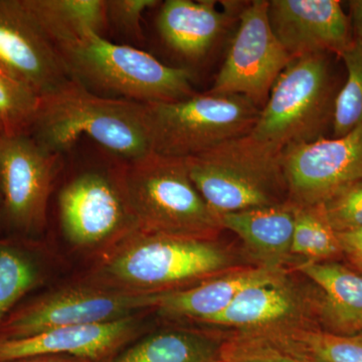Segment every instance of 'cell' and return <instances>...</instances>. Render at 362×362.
<instances>
[{
	"instance_id": "16",
	"label": "cell",
	"mask_w": 362,
	"mask_h": 362,
	"mask_svg": "<svg viewBox=\"0 0 362 362\" xmlns=\"http://www.w3.org/2000/svg\"><path fill=\"white\" fill-rule=\"evenodd\" d=\"M216 8L211 0H166L157 16V30L169 49L181 58L199 61L209 54L237 13V2Z\"/></svg>"
},
{
	"instance_id": "26",
	"label": "cell",
	"mask_w": 362,
	"mask_h": 362,
	"mask_svg": "<svg viewBox=\"0 0 362 362\" xmlns=\"http://www.w3.org/2000/svg\"><path fill=\"white\" fill-rule=\"evenodd\" d=\"M340 58L346 68V82L337 95L333 109V137L346 135L362 125V42L354 37Z\"/></svg>"
},
{
	"instance_id": "5",
	"label": "cell",
	"mask_w": 362,
	"mask_h": 362,
	"mask_svg": "<svg viewBox=\"0 0 362 362\" xmlns=\"http://www.w3.org/2000/svg\"><path fill=\"white\" fill-rule=\"evenodd\" d=\"M116 175L138 230L202 240H214L223 230L183 159L152 152L126 162Z\"/></svg>"
},
{
	"instance_id": "25",
	"label": "cell",
	"mask_w": 362,
	"mask_h": 362,
	"mask_svg": "<svg viewBox=\"0 0 362 362\" xmlns=\"http://www.w3.org/2000/svg\"><path fill=\"white\" fill-rule=\"evenodd\" d=\"M339 252L341 247L337 233L326 221L321 206H295L291 254L320 261L333 258Z\"/></svg>"
},
{
	"instance_id": "17",
	"label": "cell",
	"mask_w": 362,
	"mask_h": 362,
	"mask_svg": "<svg viewBox=\"0 0 362 362\" xmlns=\"http://www.w3.org/2000/svg\"><path fill=\"white\" fill-rule=\"evenodd\" d=\"M284 277L279 267L262 266L230 272L187 289L157 295L153 311L166 317L206 324L225 311L247 288Z\"/></svg>"
},
{
	"instance_id": "2",
	"label": "cell",
	"mask_w": 362,
	"mask_h": 362,
	"mask_svg": "<svg viewBox=\"0 0 362 362\" xmlns=\"http://www.w3.org/2000/svg\"><path fill=\"white\" fill-rule=\"evenodd\" d=\"M30 134L47 151L61 156L82 136L126 162L153 152L145 104L99 96L71 78L40 97Z\"/></svg>"
},
{
	"instance_id": "4",
	"label": "cell",
	"mask_w": 362,
	"mask_h": 362,
	"mask_svg": "<svg viewBox=\"0 0 362 362\" xmlns=\"http://www.w3.org/2000/svg\"><path fill=\"white\" fill-rule=\"evenodd\" d=\"M188 175L216 216L288 201L283 149L249 134L183 159Z\"/></svg>"
},
{
	"instance_id": "18",
	"label": "cell",
	"mask_w": 362,
	"mask_h": 362,
	"mask_svg": "<svg viewBox=\"0 0 362 362\" xmlns=\"http://www.w3.org/2000/svg\"><path fill=\"white\" fill-rule=\"evenodd\" d=\"M301 301L285 277L247 288L206 324L238 328L243 333L298 325Z\"/></svg>"
},
{
	"instance_id": "19",
	"label": "cell",
	"mask_w": 362,
	"mask_h": 362,
	"mask_svg": "<svg viewBox=\"0 0 362 362\" xmlns=\"http://www.w3.org/2000/svg\"><path fill=\"white\" fill-rule=\"evenodd\" d=\"M299 270L321 289V318L328 332L362 333V275L335 262L310 261Z\"/></svg>"
},
{
	"instance_id": "15",
	"label": "cell",
	"mask_w": 362,
	"mask_h": 362,
	"mask_svg": "<svg viewBox=\"0 0 362 362\" xmlns=\"http://www.w3.org/2000/svg\"><path fill=\"white\" fill-rule=\"evenodd\" d=\"M140 328L139 317L134 315L110 322L56 328L18 339L0 340V362L42 356L104 362L135 341Z\"/></svg>"
},
{
	"instance_id": "27",
	"label": "cell",
	"mask_w": 362,
	"mask_h": 362,
	"mask_svg": "<svg viewBox=\"0 0 362 362\" xmlns=\"http://www.w3.org/2000/svg\"><path fill=\"white\" fill-rule=\"evenodd\" d=\"M40 97L0 69V137L30 134Z\"/></svg>"
},
{
	"instance_id": "32",
	"label": "cell",
	"mask_w": 362,
	"mask_h": 362,
	"mask_svg": "<svg viewBox=\"0 0 362 362\" xmlns=\"http://www.w3.org/2000/svg\"><path fill=\"white\" fill-rule=\"evenodd\" d=\"M349 6L352 33L356 35V39L362 42V0H351Z\"/></svg>"
},
{
	"instance_id": "29",
	"label": "cell",
	"mask_w": 362,
	"mask_h": 362,
	"mask_svg": "<svg viewBox=\"0 0 362 362\" xmlns=\"http://www.w3.org/2000/svg\"><path fill=\"white\" fill-rule=\"evenodd\" d=\"M319 206L335 233L349 232L361 228L362 177L340 188Z\"/></svg>"
},
{
	"instance_id": "13",
	"label": "cell",
	"mask_w": 362,
	"mask_h": 362,
	"mask_svg": "<svg viewBox=\"0 0 362 362\" xmlns=\"http://www.w3.org/2000/svg\"><path fill=\"white\" fill-rule=\"evenodd\" d=\"M0 69L40 97L71 80L58 47L23 0H0Z\"/></svg>"
},
{
	"instance_id": "33",
	"label": "cell",
	"mask_w": 362,
	"mask_h": 362,
	"mask_svg": "<svg viewBox=\"0 0 362 362\" xmlns=\"http://www.w3.org/2000/svg\"><path fill=\"white\" fill-rule=\"evenodd\" d=\"M13 362H92L86 359L76 358V357L59 356H42L28 357Z\"/></svg>"
},
{
	"instance_id": "7",
	"label": "cell",
	"mask_w": 362,
	"mask_h": 362,
	"mask_svg": "<svg viewBox=\"0 0 362 362\" xmlns=\"http://www.w3.org/2000/svg\"><path fill=\"white\" fill-rule=\"evenodd\" d=\"M335 98L326 54L293 58L272 88L250 133L283 150L315 141L332 124Z\"/></svg>"
},
{
	"instance_id": "1",
	"label": "cell",
	"mask_w": 362,
	"mask_h": 362,
	"mask_svg": "<svg viewBox=\"0 0 362 362\" xmlns=\"http://www.w3.org/2000/svg\"><path fill=\"white\" fill-rule=\"evenodd\" d=\"M230 264V255L214 240L135 228L97 254L85 280L131 294L160 295L223 275Z\"/></svg>"
},
{
	"instance_id": "12",
	"label": "cell",
	"mask_w": 362,
	"mask_h": 362,
	"mask_svg": "<svg viewBox=\"0 0 362 362\" xmlns=\"http://www.w3.org/2000/svg\"><path fill=\"white\" fill-rule=\"evenodd\" d=\"M283 165L292 204H323L340 188L362 177V125L340 137H321L286 147Z\"/></svg>"
},
{
	"instance_id": "22",
	"label": "cell",
	"mask_w": 362,
	"mask_h": 362,
	"mask_svg": "<svg viewBox=\"0 0 362 362\" xmlns=\"http://www.w3.org/2000/svg\"><path fill=\"white\" fill-rule=\"evenodd\" d=\"M221 344L197 331H159L135 340L104 362H220Z\"/></svg>"
},
{
	"instance_id": "14",
	"label": "cell",
	"mask_w": 362,
	"mask_h": 362,
	"mask_svg": "<svg viewBox=\"0 0 362 362\" xmlns=\"http://www.w3.org/2000/svg\"><path fill=\"white\" fill-rule=\"evenodd\" d=\"M272 30L292 58L332 52L354 42L349 16L338 0H269Z\"/></svg>"
},
{
	"instance_id": "28",
	"label": "cell",
	"mask_w": 362,
	"mask_h": 362,
	"mask_svg": "<svg viewBox=\"0 0 362 362\" xmlns=\"http://www.w3.org/2000/svg\"><path fill=\"white\" fill-rule=\"evenodd\" d=\"M220 362H312L265 337L242 333L221 343Z\"/></svg>"
},
{
	"instance_id": "11",
	"label": "cell",
	"mask_w": 362,
	"mask_h": 362,
	"mask_svg": "<svg viewBox=\"0 0 362 362\" xmlns=\"http://www.w3.org/2000/svg\"><path fill=\"white\" fill-rule=\"evenodd\" d=\"M59 157L28 133L0 137L1 204L7 221L20 232L39 233L47 225Z\"/></svg>"
},
{
	"instance_id": "6",
	"label": "cell",
	"mask_w": 362,
	"mask_h": 362,
	"mask_svg": "<svg viewBox=\"0 0 362 362\" xmlns=\"http://www.w3.org/2000/svg\"><path fill=\"white\" fill-rule=\"evenodd\" d=\"M145 107L152 151L180 159L249 134L261 111L246 97L209 92Z\"/></svg>"
},
{
	"instance_id": "24",
	"label": "cell",
	"mask_w": 362,
	"mask_h": 362,
	"mask_svg": "<svg viewBox=\"0 0 362 362\" xmlns=\"http://www.w3.org/2000/svg\"><path fill=\"white\" fill-rule=\"evenodd\" d=\"M42 281L37 262L8 242H0V324L14 306Z\"/></svg>"
},
{
	"instance_id": "10",
	"label": "cell",
	"mask_w": 362,
	"mask_h": 362,
	"mask_svg": "<svg viewBox=\"0 0 362 362\" xmlns=\"http://www.w3.org/2000/svg\"><path fill=\"white\" fill-rule=\"evenodd\" d=\"M62 230L71 246L97 254L137 228L117 175L88 171L59 194Z\"/></svg>"
},
{
	"instance_id": "3",
	"label": "cell",
	"mask_w": 362,
	"mask_h": 362,
	"mask_svg": "<svg viewBox=\"0 0 362 362\" xmlns=\"http://www.w3.org/2000/svg\"><path fill=\"white\" fill-rule=\"evenodd\" d=\"M58 49L71 80L99 96L151 104L195 95L189 69L164 65L148 52L99 33H88Z\"/></svg>"
},
{
	"instance_id": "8",
	"label": "cell",
	"mask_w": 362,
	"mask_h": 362,
	"mask_svg": "<svg viewBox=\"0 0 362 362\" xmlns=\"http://www.w3.org/2000/svg\"><path fill=\"white\" fill-rule=\"evenodd\" d=\"M157 295L118 291L84 280L14 309L0 324V340L33 337L66 326L110 322L153 310Z\"/></svg>"
},
{
	"instance_id": "31",
	"label": "cell",
	"mask_w": 362,
	"mask_h": 362,
	"mask_svg": "<svg viewBox=\"0 0 362 362\" xmlns=\"http://www.w3.org/2000/svg\"><path fill=\"white\" fill-rule=\"evenodd\" d=\"M341 252L350 259L362 258V226L349 232L337 233Z\"/></svg>"
},
{
	"instance_id": "21",
	"label": "cell",
	"mask_w": 362,
	"mask_h": 362,
	"mask_svg": "<svg viewBox=\"0 0 362 362\" xmlns=\"http://www.w3.org/2000/svg\"><path fill=\"white\" fill-rule=\"evenodd\" d=\"M57 47L108 28L105 0H23Z\"/></svg>"
},
{
	"instance_id": "9",
	"label": "cell",
	"mask_w": 362,
	"mask_h": 362,
	"mask_svg": "<svg viewBox=\"0 0 362 362\" xmlns=\"http://www.w3.org/2000/svg\"><path fill=\"white\" fill-rule=\"evenodd\" d=\"M269 0L247 2L225 62L209 93L246 97L259 109L292 57L272 30Z\"/></svg>"
},
{
	"instance_id": "34",
	"label": "cell",
	"mask_w": 362,
	"mask_h": 362,
	"mask_svg": "<svg viewBox=\"0 0 362 362\" xmlns=\"http://www.w3.org/2000/svg\"><path fill=\"white\" fill-rule=\"evenodd\" d=\"M350 261H351V263L356 266V268L358 269L362 273V258L350 259Z\"/></svg>"
},
{
	"instance_id": "30",
	"label": "cell",
	"mask_w": 362,
	"mask_h": 362,
	"mask_svg": "<svg viewBox=\"0 0 362 362\" xmlns=\"http://www.w3.org/2000/svg\"><path fill=\"white\" fill-rule=\"evenodd\" d=\"M159 4L157 0H105L107 25L132 42H140L142 14Z\"/></svg>"
},
{
	"instance_id": "35",
	"label": "cell",
	"mask_w": 362,
	"mask_h": 362,
	"mask_svg": "<svg viewBox=\"0 0 362 362\" xmlns=\"http://www.w3.org/2000/svg\"><path fill=\"white\" fill-rule=\"evenodd\" d=\"M0 204H1V195H0Z\"/></svg>"
},
{
	"instance_id": "20",
	"label": "cell",
	"mask_w": 362,
	"mask_h": 362,
	"mask_svg": "<svg viewBox=\"0 0 362 362\" xmlns=\"http://www.w3.org/2000/svg\"><path fill=\"white\" fill-rule=\"evenodd\" d=\"M218 220L221 228L239 235L250 251L265 259L267 266L278 267L279 262L291 254L295 206L290 201L221 214Z\"/></svg>"
},
{
	"instance_id": "23",
	"label": "cell",
	"mask_w": 362,
	"mask_h": 362,
	"mask_svg": "<svg viewBox=\"0 0 362 362\" xmlns=\"http://www.w3.org/2000/svg\"><path fill=\"white\" fill-rule=\"evenodd\" d=\"M312 362H362V333L340 335L302 325L254 332Z\"/></svg>"
}]
</instances>
